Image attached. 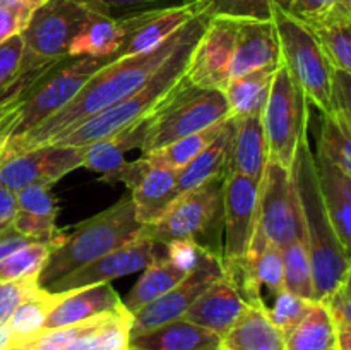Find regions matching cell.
<instances>
[{
	"mask_svg": "<svg viewBox=\"0 0 351 350\" xmlns=\"http://www.w3.org/2000/svg\"><path fill=\"white\" fill-rule=\"evenodd\" d=\"M187 24L189 23H185L177 33L171 34L165 43H161L154 50L117 58V60L103 65L84 82L77 95L64 108L58 110L50 119L43 120L40 126H36L24 136L7 139L0 151V158L12 156L21 151L53 143L58 137L74 129L75 126L84 122L86 119L136 93L141 86L149 81L151 75L178 47L182 38L185 36Z\"/></svg>",
	"mask_w": 351,
	"mask_h": 350,
	"instance_id": "cell-1",
	"label": "cell"
},
{
	"mask_svg": "<svg viewBox=\"0 0 351 350\" xmlns=\"http://www.w3.org/2000/svg\"><path fill=\"white\" fill-rule=\"evenodd\" d=\"M209 19L211 17L204 16L202 12L195 14L189 21L185 36L182 38L178 47L160 65V69L151 75L146 84L141 86L132 95L125 96L123 100L117 102L115 105L108 106V108L101 110L96 115L86 119L84 122L75 126L74 129L69 130L67 134L58 137L53 143L77 148L88 146V144L95 143V141L101 139V137L119 132V130L130 126L136 120L151 115L158 108V105L163 102L165 96L182 79L189 57H191L192 50H194L195 43L201 38V34L204 33Z\"/></svg>",
	"mask_w": 351,
	"mask_h": 350,
	"instance_id": "cell-3",
	"label": "cell"
},
{
	"mask_svg": "<svg viewBox=\"0 0 351 350\" xmlns=\"http://www.w3.org/2000/svg\"><path fill=\"white\" fill-rule=\"evenodd\" d=\"M324 206L339 242L350 253L351 242V175L339 170L322 153L314 156Z\"/></svg>",
	"mask_w": 351,
	"mask_h": 350,
	"instance_id": "cell-24",
	"label": "cell"
},
{
	"mask_svg": "<svg viewBox=\"0 0 351 350\" xmlns=\"http://www.w3.org/2000/svg\"><path fill=\"white\" fill-rule=\"evenodd\" d=\"M291 14L308 27L351 21V0H293Z\"/></svg>",
	"mask_w": 351,
	"mask_h": 350,
	"instance_id": "cell-40",
	"label": "cell"
},
{
	"mask_svg": "<svg viewBox=\"0 0 351 350\" xmlns=\"http://www.w3.org/2000/svg\"><path fill=\"white\" fill-rule=\"evenodd\" d=\"M225 177L226 174L218 175L199 187L180 194L161 213L160 218L143 225L141 233L161 246L177 239H192L199 242L223 213Z\"/></svg>",
	"mask_w": 351,
	"mask_h": 350,
	"instance_id": "cell-10",
	"label": "cell"
},
{
	"mask_svg": "<svg viewBox=\"0 0 351 350\" xmlns=\"http://www.w3.org/2000/svg\"><path fill=\"white\" fill-rule=\"evenodd\" d=\"M335 71L351 72V21L311 27Z\"/></svg>",
	"mask_w": 351,
	"mask_h": 350,
	"instance_id": "cell-39",
	"label": "cell"
},
{
	"mask_svg": "<svg viewBox=\"0 0 351 350\" xmlns=\"http://www.w3.org/2000/svg\"><path fill=\"white\" fill-rule=\"evenodd\" d=\"M283 254V287L290 294L314 301V278L305 240L298 239L281 249Z\"/></svg>",
	"mask_w": 351,
	"mask_h": 350,
	"instance_id": "cell-36",
	"label": "cell"
},
{
	"mask_svg": "<svg viewBox=\"0 0 351 350\" xmlns=\"http://www.w3.org/2000/svg\"><path fill=\"white\" fill-rule=\"evenodd\" d=\"M267 309L249 305L221 336V350H285L281 333L267 318Z\"/></svg>",
	"mask_w": 351,
	"mask_h": 350,
	"instance_id": "cell-28",
	"label": "cell"
},
{
	"mask_svg": "<svg viewBox=\"0 0 351 350\" xmlns=\"http://www.w3.org/2000/svg\"><path fill=\"white\" fill-rule=\"evenodd\" d=\"M23 58V36L9 38L0 43V102L9 95L16 82Z\"/></svg>",
	"mask_w": 351,
	"mask_h": 350,
	"instance_id": "cell-45",
	"label": "cell"
},
{
	"mask_svg": "<svg viewBox=\"0 0 351 350\" xmlns=\"http://www.w3.org/2000/svg\"><path fill=\"white\" fill-rule=\"evenodd\" d=\"M249 304L232 280L223 273L213 281L194 304L185 311L182 319L202 326L219 336H225L237 319L247 311Z\"/></svg>",
	"mask_w": 351,
	"mask_h": 350,
	"instance_id": "cell-19",
	"label": "cell"
},
{
	"mask_svg": "<svg viewBox=\"0 0 351 350\" xmlns=\"http://www.w3.org/2000/svg\"><path fill=\"white\" fill-rule=\"evenodd\" d=\"M257 226L271 244L285 249L295 240H305L304 222L291 172L267 160L259 184V220Z\"/></svg>",
	"mask_w": 351,
	"mask_h": 350,
	"instance_id": "cell-11",
	"label": "cell"
},
{
	"mask_svg": "<svg viewBox=\"0 0 351 350\" xmlns=\"http://www.w3.org/2000/svg\"><path fill=\"white\" fill-rule=\"evenodd\" d=\"M120 43H122L120 21L89 10L88 17L69 45V57L110 58L113 62V55Z\"/></svg>",
	"mask_w": 351,
	"mask_h": 350,
	"instance_id": "cell-29",
	"label": "cell"
},
{
	"mask_svg": "<svg viewBox=\"0 0 351 350\" xmlns=\"http://www.w3.org/2000/svg\"><path fill=\"white\" fill-rule=\"evenodd\" d=\"M291 178L297 191L304 222L305 244L314 278V301L324 302L346 278H350V253L339 242L324 206L308 137L300 141L291 163Z\"/></svg>",
	"mask_w": 351,
	"mask_h": 350,
	"instance_id": "cell-2",
	"label": "cell"
},
{
	"mask_svg": "<svg viewBox=\"0 0 351 350\" xmlns=\"http://www.w3.org/2000/svg\"><path fill=\"white\" fill-rule=\"evenodd\" d=\"M158 246H161V244L139 233L136 239L123 244L119 249L91 261L79 270L57 278L50 285H47L45 290L62 294V292H72L79 290V288L110 283L115 278L143 271L154 261L165 256L158 250Z\"/></svg>",
	"mask_w": 351,
	"mask_h": 350,
	"instance_id": "cell-14",
	"label": "cell"
},
{
	"mask_svg": "<svg viewBox=\"0 0 351 350\" xmlns=\"http://www.w3.org/2000/svg\"><path fill=\"white\" fill-rule=\"evenodd\" d=\"M211 249L199 244L197 240L192 239H177L171 240L165 246V257L175 264L178 270L191 273L192 270L199 266L202 257L209 253ZM215 253V250H213Z\"/></svg>",
	"mask_w": 351,
	"mask_h": 350,
	"instance_id": "cell-47",
	"label": "cell"
},
{
	"mask_svg": "<svg viewBox=\"0 0 351 350\" xmlns=\"http://www.w3.org/2000/svg\"><path fill=\"white\" fill-rule=\"evenodd\" d=\"M7 340H9V335L5 331V326H0V345H3Z\"/></svg>",
	"mask_w": 351,
	"mask_h": 350,
	"instance_id": "cell-54",
	"label": "cell"
},
{
	"mask_svg": "<svg viewBox=\"0 0 351 350\" xmlns=\"http://www.w3.org/2000/svg\"><path fill=\"white\" fill-rule=\"evenodd\" d=\"M34 340L29 342H17V340H7L3 345H0V350H33Z\"/></svg>",
	"mask_w": 351,
	"mask_h": 350,
	"instance_id": "cell-53",
	"label": "cell"
},
{
	"mask_svg": "<svg viewBox=\"0 0 351 350\" xmlns=\"http://www.w3.org/2000/svg\"><path fill=\"white\" fill-rule=\"evenodd\" d=\"M127 349H129V347H127ZM127 349H125V350H127Z\"/></svg>",
	"mask_w": 351,
	"mask_h": 350,
	"instance_id": "cell-57",
	"label": "cell"
},
{
	"mask_svg": "<svg viewBox=\"0 0 351 350\" xmlns=\"http://www.w3.org/2000/svg\"><path fill=\"white\" fill-rule=\"evenodd\" d=\"M29 242H33V240L26 239V237H23L21 233H17L12 226H9V229H5L3 232H0V261H2L3 257L9 256L10 253L21 249V247L26 246V244Z\"/></svg>",
	"mask_w": 351,
	"mask_h": 350,
	"instance_id": "cell-51",
	"label": "cell"
},
{
	"mask_svg": "<svg viewBox=\"0 0 351 350\" xmlns=\"http://www.w3.org/2000/svg\"><path fill=\"white\" fill-rule=\"evenodd\" d=\"M40 288L38 277L21 278V280L0 281V326H5L17 305Z\"/></svg>",
	"mask_w": 351,
	"mask_h": 350,
	"instance_id": "cell-46",
	"label": "cell"
},
{
	"mask_svg": "<svg viewBox=\"0 0 351 350\" xmlns=\"http://www.w3.org/2000/svg\"><path fill=\"white\" fill-rule=\"evenodd\" d=\"M322 304L328 307L338 336L339 350H351V295L350 278H346Z\"/></svg>",
	"mask_w": 351,
	"mask_h": 350,
	"instance_id": "cell-43",
	"label": "cell"
},
{
	"mask_svg": "<svg viewBox=\"0 0 351 350\" xmlns=\"http://www.w3.org/2000/svg\"><path fill=\"white\" fill-rule=\"evenodd\" d=\"M199 14L197 2H187L168 9L149 10L137 16L120 19L122 24V43L117 48L113 60L130 55L154 50L177 33L185 23Z\"/></svg>",
	"mask_w": 351,
	"mask_h": 350,
	"instance_id": "cell-18",
	"label": "cell"
},
{
	"mask_svg": "<svg viewBox=\"0 0 351 350\" xmlns=\"http://www.w3.org/2000/svg\"><path fill=\"white\" fill-rule=\"evenodd\" d=\"M16 215V196L12 191L0 185V232L12 226Z\"/></svg>",
	"mask_w": 351,
	"mask_h": 350,
	"instance_id": "cell-50",
	"label": "cell"
},
{
	"mask_svg": "<svg viewBox=\"0 0 351 350\" xmlns=\"http://www.w3.org/2000/svg\"><path fill=\"white\" fill-rule=\"evenodd\" d=\"M88 14L89 10L79 0H45L36 7L21 31L23 58L19 74L2 102L16 95L21 86L41 71L69 57V45Z\"/></svg>",
	"mask_w": 351,
	"mask_h": 350,
	"instance_id": "cell-6",
	"label": "cell"
},
{
	"mask_svg": "<svg viewBox=\"0 0 351 350\" xmlns=\"http://www.w3.org/2000/svg\"><path fill=\"white\" fill-rule=\"evenodd\" d=\"M314 302L302 299L298 295L290 294L287 290H281L280 294L274 295V302L271 307H267V318L273 323L274 328L281 333V336H287L288 333L293 331L302 319L308 314Z\"/></svg>",
	"mask_w": 351,
	"mask_h": 350,
	"instance_id": "cell-42",
	"label": "cell"
},
{
	"mask_svg": "<svg viewBox=\"0 0 351 350\" xmlns=\"http://www.w3.org/2000/svg\"><path fill=\"white\" fill-rule=\"evenodd\" d=\"M106 182H122L136 206V216L143 225L160 218L161 213L178 198L177 172L153 163L146 156L127 161Z\"/></svg>",
	"mask_w": 351,
	"mask_h": 350,
	"instance_id": "cell-17",
	"label": "cell"
},
{
	"mask_svg": "<svg viewBox=\"0 0 351 350\" xmlns=\"http://www.w3.org/2000/svg\"><path fill=\"white\" fill-rule=\"evenodd\" d=\"M232 137L233 120L226 119L225 126H223L221 132L216 136V139L211 141L201 153L192 158V161H189L184 168L177 172L178 196L228 172Z\"/></svg>",
	"mask_w": 351,
	"mask_h": 350,
	"instance_id": "cell-27",
	"label": "cell"
},
{
	"mask_svg": "<svg viewBox=\"0 0 351 350\" xmlns=\"http://www.w3.org/2000/svg\"><path fill=\"white\" fill-rule=\"evenodd\" d=\"M151 115L136 120L112 136L101 137L88 146H82V167L101 174V180L112 177L119 168L127 163L125 154L129 151L143 148Z\"/></svg>",
	"mask_w": 351,
	"mask_h": 350,
	"instance_id": "cell-22",
	"label": "cell"
},
{
	"mask_svg": "<svg viewBox=\"0 0 351 350\" xmlns=\"http://www.w3.org/2000/svg\"><path fill=\"white\" fill-rule=\"evenodd\" d=\"M127 350H139V349H136V347H130L129 345V349H127Z\"/></svg>",
	"mask_w": 351,
	"mask_h": 350,
	"instance_id": "cell-56",
	"label": "cell"
},
{
	"mask_svg": "<svg viewBox=\"0 0 351 350\" xmlns=\"http://www.w3.org/2000/svg\"><path fill=\"white\" fill-rule=\"evenodd\" d=\"M232 120L233 137L228 172L242 174L261 184L267 165V144L263 119L261 115H250Z\"/></svg>",
	"mask_w": 351,
	"mask_h": 350,
	"instance_id": "cell-25",
	"label": "cell"
},
{
	"mask_svg": "<svg viewBox=\"0 0 351 350\" xmlns=\"http://www.w3.org/2000/svg\"><path fill=\"white\" fill-rule=\"evenodd\" d=\"M271 19L276 30L281 64L300 86L307 103L321 110L322 115L331 113L335 69L322 51L314 31L276 3L271 7Z\"/></svg>",
	"mask_w": 351,
	"mask_h": 350,
	"instance_id": "cell-7",
	"label": "cell"
},
{
	"mask_svg": "<svg viewBox=\"0 0 351 350\" xmlns=\"http://www.w3.org/2000/svg\"><path fill=\"white\" fill-rule=\"evenodd\" d=\"M261 119L266 136L267 160L290 170L298 144L307 137L308 103L300 86L281 62L274 71Z\"/></svg>",
	"mask_w": 351,
	"mask_h": 350,
	"instance_id": "cell-9",
	"label": "cell"
},
{
	"mask_svg": "<svg viewBox=\"0 0 351 350\" xmlns=\"http://www.w3.org/2000/svg\"><path fill=\"white\" fill-rule=\"evenodd\" d=\"M225 122L226 119L215 124V126L208 127V129L201 130V132L180 137V139L173 141V143L167 144V146L160 148V150L151 151V153L147 154H141V156H146L147 160L153 161V163L178 172L180 168H184L189 161H192V158H194L195 154L201 153L211 141L216 139V136L221 132Z\"/></svg>",
	"mask_w": 351,
	"mask_h": 350,
	"instance_id": "cell-34",
	"label": "cell"
},
{
	"mask_svg": "<svg viewBox=\"0 0 351 350\" xmlns=\"http://www.w3.org/2000/svg\"><path fill=\"white\" fill-rule=\"evenodd\" d=\"M199 12L208 17L232 19H271V7H283L290 12L293 0H195Z\"/></svg>",
	"mask_w": 351,
	"mask_h": 350,
	"instance_id": "cell-37",
	"label": "cell"
},
{
	"mask_svg": "<svg viewBox=\"0 0 351 350\" xmlns=\"http://www.w3.org/2000/svg\"><path fill=\"white\" fill-rule=\"evenodd\" d=\"M62 294L64 297L48 316L45 329L75 325V323H82L99 314L115 312L122 307V297L110 283L62 292Z\"/></svg>",
	"mask_w": 351,
	"mask_h": 350,
	"instance_id": "cell-23",
	"label": "cell"
},
{
	"mask_svg": "<svg viewBox=\"0 0 351 350\" xmlns=\"http://www.w3.org/2000/svg\"><path fill=\"white\" fill-rule=\"evenodd\" d=\"M225 247L223 264L245 257L259 220V182L235 172H226L223 184Z\"/></svg>",
	"mask_w": 351,
	"mask_h": 350,
	"instance_id": "cell-16",
	"label": "cell"
},
{
	"mask_svg": "<svg viewBox=\"0 0 351 350\" xmlns=\"http://www.w3.org/2000/svg\"><path fill=\"white\" fill-rule=\"evenodd\" d=\"M274 71L276 69H263L230 79L223 91L228 105L230 119L263 115Z\"/></svg>",
	"mask_w": 351,
	"mask_h": 350,
	"instance_id": "cell-30",
	"label": "cell"
},
{
	"mask_svg": "<svg viewBox=\"0 0 351 350\" xmlns=\"http://www.w3.org/2000/svg\"><path fill=\"white\" fill-rule=\"evenodd\" d=\"M141 230L143 223L137 220L132 198L125 194L108 209L75 225L71 233H62L38 275V283L45 288L57 278L130 242Z\"/></svg>",
	"mask_w": 351,
	"mask_h": 350,
	"instance_id": "cell-5",
	"label": "cell"
},
{
	"mask_svg": "<svg viewBox=\"0 0 351 350\" xmlns=\"http://www.w3.org/2000/svg\"><path fill=\"white\" fill-rule=\"evenodd\" d=\"M5 141H7V137L3 136L2 129H0V151H2V148H3V144H5Z\"/></svg>",
	"mask_w": 351,
	"mask_h": 350,
	"instance_id": "cell-55",
	"label": "cell"
},
{
	"mask_svg": "<svg viewBox=\"0 0 351 350\" xmlns=\"http://www.w3.org/2000/svg\"><path fill=\"white\" fill-rule=\"evenodd\" d=\"M225 119L230 117L223 91L192 86L182 75L151 115L141 151L147 154Z\"/></svg>",
	"mask_w": 351,
	"mask_h": 350,
	"instance_id": "cell-8",
	"label": "cell"
},
{
	"mask_svg": "<svg viewBox=\"0 0 351 350\" xmlns=\"http://www.w3.org/2000/svg\"><path fill=\"white\" fill-rule=\"evenodd\" d=\"M130 323L132 314L122 309L96 333L89 350H125L130 342Z\"/></svg>",
	"mask_w": 351,
	"mask_h": 350,
	"instance_id": "cell-44",
	"label": "cell"
},
{
	"mask_svg": "<svg viewBox=\"0 0 351 350\" xmlns=\"http://www.w3.org/2000/svg\"><path fill=\"white\" fill-rule=\"evenodd\" d=\"M16 196L12 229L33 242H53L62 235L57 226L58 201L47 185H27Z\"/></svg>",
	"mask_w": 351,
	"mask_h": 350,
	"instance_id": "cell-21",
	"label": "cell"
},
{
	"mask_svg": "<svg viewBox=\"0 0 351 350\" xmlns=\"http://www.w3.org/2000/svg\"><path fill=\"white\" fill-rule=\"evenodd\" d=\"M285 350H339L328 307L314 302L300 325L283 338Z\"/></svg>",
	"mask_w": 351,
	"mask_h": 350,
	"instance_id": "cell-33",
	"label": "cell"
},
{
	"mask_svg": "<svg viewBox=\"0 0 351 350\" xmlns=\"http://www.w3.org/2000/svg\"><path fill=\"white\" fill-rule=\"evenodd\" d=\"M82 167V148L65 144H43L0 158V185L17 192L27 185H47Z\"/></svg>",
	"mask_w": 351,
	"mask_h": 350,
	"instance_id": "cell-12",
	"label": "cell"
},
{
	"mask_svg": "<svg viewBox=\"0 0 351 350\" xmlns=\"http://www.w3.org/2000/svg\"><path fill=\"white\" fill-rule=\"evenodd\" d=\"M350 136L351 120L338 115V113L322 115V130L317 139V151L346 175H351Z\"/></svg>",
	"mask_w": 351,
	"mask_h": 350,
	"instance_id": "cell-35",
	"label": "cell"
},
{
	"mask_svg": "<svg viewBox=\"0 0 351 350\" xmlns=\"http://www.w3.org/2000/svg\"><path fill=\"white\" fill-rule=\"evenodd\" d=\"M143 277L137 280V283L134 285L132 290L125 295V299H122V305L127 312L134 314L139 309H143L144 305H147L149 302L156 301L158 297L167 294L168 290H171L173 287H177L189 273L178 270L171 261H168L167 257H160L158 261H154L153 264L143 270Z\"/></svg>",
	"mask_w": 351,
	"mask_h": 350,
	"instance_id": "cell-32",
	"label": "cell"
},
{
	"mask_svg": "<svg viewBox=\"0 0 351 350\" xmlns=\"http://www.w3.org/2000/svg\"><path fill=\"white\" fill-rule=\"evenodd\" d=\"M57 240H53V242H29L21 249L10 253L7 257H3L0 261V281L38 277Z\"/></svg>",
	"mask_w": 351,
	"mask_h": 350,
	"instance_id": "cell-38",
	"label": "cell"
},
{
	"mask_svg": "<svg viewBox=\"0 0 351 350\" xmlns=\"http://www.w3.org/2000/svg\"><path fill=\"white\" fill-rule=\"evenodd\" d=\"M237 23L239 19L232 17H211L208 21L185 65L184 78L189 84L225 91L232 78Z\"/></svg>",
	"mask_w": 351,
	"mask_h": 350,
	"instance_id": "cell-13",
	"label": "cell"
},
{
	"mask_svg": "<svg viewBox=\"0 0 351 350\" xmlns=\"http://www.w3.org/2000/svg\"><path fill=\"white\" fill-rule=\"evenodd\" d=\"M79 2L91 12L120 21L130 16H137V14L168 9V7L182 5V3L194 2V0H79Z\"/></svg>",
	"mask_w": 351,
	"mask_h": 350,
	"instance_id": "cell-41",
	"label": "cell"
},
{
	"mask_svg": "<svg viewBox=\"0 0 351 350\" xmlns=\"http://www.w3.org/2000/svg\"><path fill=\"white\" fill-rule=\"evenodd\" d=\"M43 2L45 0H0V7L14 10V12L29 19V16L36 10V7H40Z\"/></svg>",
	"mask_w": 351,
	"mask_h": 350,
	"instance_id": "cell-52",
	"label": "cell"
},
{
	"mask_svg": "<svg viewBox=\"0 0 351 350\" xmlns=\"http://www.w3.org/2000/svg\"><path fill=\"white\" fill-rule=\"evenodd\" d=\"M351 88H350V72L335 71L332 75V91H331V113L345 117L351 120Z\"/></svg>",
	"mask_w": 351,
	"mask_h": 350,
	"instance_id": "cell-48",
	"label": "cell"
},
{
	"mask_svg": "<svg viewBox=\"0 0 351 350\" xmlns=\"http://www.w3.org/2000/svg\"><path fill=\"white\" fill-rule=\"evenodd\" d=\"M26 23L27 19L24 16L10 9H2L0 7V43L19 34L24 30V26H26Z\"/></svg>",
	"mask_w": 351,
	"mask_h": 350,
	"instance_id": "cell-49",
	"label": "cell"
},
{
	"mask_svg": "<svg viewBox=\"0 0 351 350\" xmlns=\"http://www.w3.org/2000/svg\"><path fill=\"white\" fill-rule=\"evenodd\" d=\"M110 58L65 57L21 86L14 96L0 102V129L10 137L24 136L64 108L96 71Z\"/></svg>",
	"mask_w": 351,
	"mask_h": 350,
	"instance_id": "cell-4",
	"label": "cell"
},
{
	"mask_svg": "<svg viewBox=\"0 0 351 350\" xmlns=\"http://www.w3.org/2000/svg\"><path fill=\"white\" fill-rule=\"evenodd\" d=\"M219 277H223L221 257L209 250L202 257L199 266L192 270L177 287L134 312L130 323V338L180 319L185 311L194 304L195 299Z\"/></svg>",
	"mask_w": 351,
	"mask_h": 350,
	"instance_id": "cell-15",
	"label": "cell"
},
{
	"mask_svg": "<svg viewBox=\"0 0 351 350\" xmlns=\"http://www.w3.org/2000/svg\"><path fill=\"white\" fill-rule=\"evenodd\" d=\"M129 345L139 350H221V336L180 318L134 336Z\"/></svg>",
	"mask_w": 351,
	"mask_h": 350,
	"instance_id": "cell-26",
	"label": "cell"
},
{
	"mask_svg": "<svg viewBox=\"0 0 351 350\" xmlns=\"http://www.w3.org/2000/svg\"><path fill=\"white\" fill-rule=\"evenodd\" d=\"M62 297L64 294H55L40 287L29 297L24 299L5 323L9 340H17V342L36 340L43 333L48 316L62 301Z\"/></svg>",
	"mask_w": 351,
	"mask_h": 350,
	"instance_id": "cell-31",
	"label": "cell"
},
{
	"mask_svg": "<svg viewBox=\"0 0 351 350\" xmlns=\"http://www.w3.org/2000/svg\"><path fill=\"white\" fill-rule=\"evenodd\" d=\"M280 62V45L273 19H239L232 78L263 69H276Z\"/></svg>",
	"mask_w": 351,
	"mask_h": 350,
	"instance_id": "cell-20",
	"label": "cell"
}]
</instances>
